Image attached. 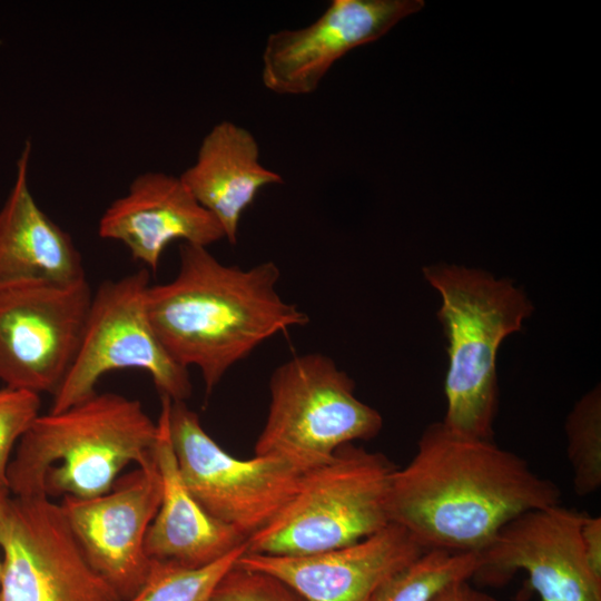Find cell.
Segmentation results:
<instances>
[{
    "mask_svg": "<svg viewBox=\"0 0 601 601\" xmlns=\"http://www.w3.org/2000/svg\"><path fill=\"white\" fill-rule=\"evenodd\" d=\"M560 501L559 486L520 455L436 422L394 471L387 511L425 551L479 553L516 516Z\"/></svg>",
    "mask_w": 601,
    "mask_h": 601,
    "instance_id": "1",
    "label": "cell"
},
{
    "mask_svg": "<svg viewBox=\"0 0 601 601\" xmlns=\"http://www.w3.org/2000/svg\"><path fill=\"white\" fill-rule=\"evenodd\" d=\"M279 276L274 262L244 269L183 243L176 276L149 285L146 308L158 339L177 364L198 368L207 394L263 342L309 322L278 294Z\"/></svg>",
    "mask_w": 601,
    "mask_h": 601,
    "instance_id": "2",
    "label": "cell"
},
{
    "mask_svg": "<svg viewBox=\"0 0 601 601\" xmlns=\"http://www.w3.org/2000/svg\"><path fill=\"white\" fill-rule=\"evenodd\" d=\"M157 431L138 400L96 392L33 421L9 463L8 490L20 497L104 494L128 464L152 459Z\"/></svg>",
    "mask_w": 601,
    "mask_h": 601,
    "instance_id": "3",
    "label": "cell"
},
{
    "mask_svg": "<svg viewBox=\"0 0 601 601\" xmlns=\"http://www.w3.org/2000/svg\"><path fill=\"white\" fill-rule=\"evenodd\" d=\"M423 275L441 297L436 315L447 342L442 423L460 435L493 440L499 348L534 307L511 279L483 269L440 263L425 266Z\"/></svg>",
    "mask_w": 601,
    "mask_h": 601,
    "instance_id": "4",
    "label": "cell"
},
{
    "mask_svg": "<svg viewBox=\"0 0 601 601\" xmlns=\"http://www.w3.org/2000/svg\"><path fill=\"white\" fill-rule=\"evenodd\" d=\"M396 466L354 443L304 472L283 510L246 539L247 553L305 555L358 542L390 524L387 497Z\"/></svg>",
    "mask_w": 601,
    "mask_h": 601,
    "instance_id": "5",
    "label": "cell"
},
{
    "mask_svg": "<svg viewBox=\"0 0 601 601\" xmlns=\"http://www.w3.org/2000/svg\"><path fill=\"white\" fill-rule=\"evenodd\" d=\"M382 427V415L357 398L346 372L324 354L306 353L272 373L268 412L254 453L307 472L341 446L374 439Z\"/></svg>",
    "mask_w": 601,
    "mask_h": 601,
    "instance_id": "6",
    "label": "cell"
},
{
    "mask_svg": "<svg viewBox=\"0 0 601 601\" xmlns=\"http://www.w3.org/2000/svg\"><path fill=\"white\" fill-rule=\"evenodd\" d=\"M147 268L102 282L91 302L75 361L52 395L59 412L95 394L107 373L136 368L149 374L160 396L186 402L193 386L188 370L177 364L158 339L146 308Z\"/></svg>",
    "mask_w": 601,
    "mask_h": 601,
    "instance_id": "7",
    "label": "cell"
},
{
    "mask_svg": "<svg viewBox=\"0 0 601 601\" xmlns=\"http://www.w3.org/2000/svg\"><path fill=\"white\" fill-rule=\"evenodd\" d=\"M168 421L185 485L206 512L245 539L266 526L296 494L304 472L275 456L230 455L186 402H170Z\"/></svg>",
    "mask_w": 601,
    "mask_h": 601,
    "instance_id": "8",
    "label": "cell"
},
{
    "mask_svg": "<svg viewBox=\"0 0 601 601\" xmlns=\"http://www.w3.org/2000/svg\"><path fill=\"white\" fill-rule=\"evenodd\" d=\"M0 601H121L50 497L10 496L0 519Z\"/></svg>",
    "mask_w": 601,
    "mask_h": 601,
    "instance_id": "9",
    "label": "cell"
},
{
    "mask_svg": "<svg viewBox=\"0 0 601 601\" xmlns=\"http://www.w3.org/2000/svg\"><path fill=\"white\" fill-rule=\"evenodd\" d=\"M92 290L72 284L20 283L0 288V381L53 395L77 355Z\"/></svg>",
    "mask_w": 601,
    "mask_h": 601,
    "instance_id": "10",
    "label": "cell"
},
{
    "mask_svg": "<svg viewBox=\"0 0 601 601\" xmlns=\"http://www.w3.org/2000/svg\"><path fill=\"white\" fill-rule=\"evenodd\" d=\"M583 516L561 503L516 516L477 553L473 578L499 585L524 571L541 601H601V575L581 541Z\"/></svg>",
    "mask_w": 601,
    "mask_h": 601,
    "instance_id": "11",
    "label": "cell"
},
{
    "mask_svg": "<svg viewBox=\"0 0 601 601\" xmlns=\"http://www.w3.org/2000/svg\"><path fill=\"white\" fill-rule=\"evenodd\" d=\"M161 500L155 457L119 476L112 487L91 497H61L65 518L93 569L121 601L132 597L149 574L147 531Z\"/></svg>",
    "mask_w": 601,
    "mask_h": 601,
    "instance_id": "12",
    "label": "cell"
},
{
    "mask_svg": "<svg viewBox=\"0 0 601 601\" xmlns=\"http://www.w3.org/2000/svg\"><path fill=\"white\" fill-rule=\"evenodd\" d=\"M424 6L423 0H333L311 24L267 37L262 81L278 95L312 93L336 61Z\"/></svg>",
    "mask_w": 601,
    "mask_h": 601,
    "instance_id": "13",
    "label": "cell"
},
{
    "mask_svg": "<svg viewBox=\"0 0 601 601\" xmlns=\"http://www.w3.org/2000/svg\"><path fill=\"white\" fill-rule=\"evenodd\" d=\"M424 551L402 526L390 523L342 548L305 555L245 552L236 565L283 581L306 601H366Z\"/></svg>",
    "mask_w": 601,
    "mask_h": 601,
    "instance_id": "14",
    "label": "cell"
},
{
    "mask_svg": "<svg viewBox=\"0 0 601 601\" xmlns=\"http://www.w3.org/2000/svg\"><path fill=\"white\" fill-rule=\"evenodd\" d=\"M104 239L120 242L132 259L156 272L174 240L208 247L225 238L217 219L193 197L179 176L162 171L137 175L98 224Z\"/></svg>",
    "mask_w": 601,
    "mask_h": 601,
    "instance_id": "15",
    "label": "cell"
},
{
    "mask_svg": "<svg viewBox=\"0 0 601 601\" xmlns=\"http://www.w3.org/2000/svg\"><path fill=\"white\" fill-rule=\"evenodd\" d=\"M31 150L27 140L0 208V288L30 282L66 285L86 278L72 237L39 207L29 188Z\"/></svg>",
    "mask_w": 601,
    "mask_h": 601,
    "instance_id": "16",
    "label": "cell"
},
{
    "mask_svg": "<svg viewBox=\"0 0 601 601\" xmlns=\"http://www.w3.org/2000/svg\"><path fill=\"white\" fill-rule=\"evenodd\" d=\"M154 457L161 479V500L147 531L150 560L187 568L210 564L246 542L231 526L206 512L185 485L169 433L171 400L160 396Z\"/></svg>",
    "mask_w": 601,
    "mask_h": 601,
    "instance_id": "17",
    "label": "cell"
},
{
    "mask_svg": "<svg viewBox=\"0 0 601 601\" xmlns=\"http://www.w3.org/2000/svg\"><path fill=\"white\" fill-rule=\"evenodd\" d=\"M179 178L236 244L239 221L258 191L284 183L259 160V146L246 128L229 120L216 124L203 138L195 162Z\"/></svg>",
    "mask_w": 601,
    "mask_h": 601,
    "instance_id": "18",
    "label": "cell"
},
{
    "mask_svg": "<svg viewBox=\"0 0 601 601\" xmlns=\"http://www.w3.org/2000/svg\"><path fill=\"white\" fill-rule=\"evenodd\" d=\"M477 553L426 550L382 582L366 601H430L450 583L473 579Z\"/></svg>",
    "mask_w": 601,
    "mask_h": 601,
    "instance_id": "19",
    "label": "cell"
},
{
    "mask_svg": "<svg viewBox=\"0 0 601 601\" xmlns=\"http://www.w3.org/2000/svg\"><path fill=\"white\" fill-rule=\"evenodd\" d=\"M246 552V542L221 559L199 568L151 560L139 590L124 601H211L223 577Z\"/></svg>",
    "mask_w": 601,
    "mask_h": 601,
    "instance_id": "20",
    "label": "cell"
},
{
    "mask_svg": "<svg viewBox=\"0 0 601 601\" xmlns=\"http://www.w3.org/2000/svg\"><path fill=\"white\" fill-rule=\"evenodd\" d=\"M566 455L574 492L590 495L601 486V392L594 387L573 406L565 422Z\"/></svg>",
    "mask_w": 601,
    "mask_h": 601,
    "instance_id": "21",
    "label": "cell"
},
{
    "mask_svg": "<svg viewBox=\"0 0 601 601\" xmlns=\"http://www.w3.org/2000/svg\"><path fill=\"white\" fill-rule=\"evenodd\" d=\"M40 395L2 386L0 388V485L7 486L12 452L22 435L40 415Z\"/></svg>",
    "mask_w": 601,
    "mask_h": 601,
    "instance_id": "22",
    "label": "cell"
},
{
    "mask_svg": "<svg viewBox=\"0 0 601 601\" xmlns=\"http://www.w3.org/2000/svg\"><path fill=\"white\" fill-rule=\"evenodd\" d=\"M211 601H306L283 581L234 565L219 581Z\"/></svg>",
    "mask_w": 601,
    "mask_h": 601,
    "instance_id": "23",
    "label": "cell"
},
{
    "mask_svg": "<svg viewBox=\"0 0 601 601\" xmlns=\"http://www.w3.org/2000/svg\"><path fill=\"white\" fill-rule=\"evenodd\" d=\"M580 533L587 560L592 570L601 575V518L584 514Z\"/></svg>",
    "mask_w": 601,
    "mask_h": 601,
    "instance_id": "24",
    "label": "cell"
},
{
    "mask_svg": "<svg viewBox=\"0 0 601 601\" xmlns=\"http://www.w3.org/2000/svg\"><path fill=\"white\" fill-rule=\"evenodd\" d=\"M430 601H497L493 595L471 585L470 580L450 583Z\"/></svg>",
    "mask_w": 601,
    "mask_h": 601,
    "instance_id": "25",
    "label": "cell"
},
{
    "mask_svg": "<svg viewBox=\"0 0 601 601\" xmlns=\"http://www.w3.org/2000/svg\"><path fill=\"white\" fill-rule=\"evenodd\" d=\"M11 494L8 487L0 485V519L2 516V513L4 511V508ZM0 575H1V555H0Z\"/></svg>",
    "mask_w": 601,
    "mask_h": 601,
    "instance_id": "26",
    "label": "cell"
}]
</instances>
